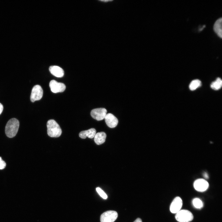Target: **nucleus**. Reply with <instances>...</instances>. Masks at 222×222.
Here are the masks:
<instances>
[{
  "label": "nucleus",
  "instance_id": "423d86ee",
  "mask_svg": "<svg viewBox=\"0 0 222 222\" xmlns=\"http://www.w3.org/2000/svg\"><path fill=\"white\" fill-rule=\"evenodd\" d=\"M107 112L106 109L104 108H98L92 109L90 114L93 118L97 121H100L104 119Z\"/></svg>",
  "mask_w": 222,
  "mask_h": 222
},
{
  "label": "nucleus",
  "instance_id": "412c9836",
  "mask_svg": "<svg viewBox=\"0 0 222 222\" xmlns=\"http://www.w3.org/2000/svg\"><path fill=\"white\" fill-rule=\"evenodd\" d=\"M134 222H142V221L140 218H138Z\"/></svg>",
  "mask_w": 222,
  "mask_h": 222
},
{
  "label": "nucleus",
  "instance_id": "7ed1b4c3",
  "mask_svg": "<svg viewBox=\"0 0 222 222\" xmlns=\"http://www.w3.org/2000/svg\"><path fill=\"white\" fill-rule=\"evenodd\" d=\"M176 220L179 222H189L193 219L192 213L187 210H181L175 215Z\"/></svg>",
  "mask_w": 222,
  "mask_h": 222
},
{
  "label": "nucleus",
  "instance_id": "5701e85b",
  "mask_svg": "<svg viewBox=\"0 0 222 222\" xmlns=\"http://www.w3.org/2000/svg\"><path fill=\"white\" fill-rule=\"evenodd\" d=\"M102 1V2H108L111 1H111V0H109V1L108 0H106H106H102V1Z\"/></svg>",
  "mask_w": 222,
  "mask_h": 222
},
{
  "label": "nucleus",
  "instance_id": "aec40b11",
  "mask_svg": "<svg viewBox=\"0 0 222 222\" xmlns=\"http://www.w3.org/2000/svg\"><path fill=\"white\" fill-rule=\"evenodd\" d=\"M3 107L2 105L0 103V115L2 113L3 110Z\"/></svg>",
  "mask_w": 222,
  "mask_h": 222
},
{
  "label": "nucleus",
  "instance_id": "9d476101",
  "mask_svg": "<svg viewBox=\"0 0 222 222\" xmlns=\"http://www.w3.org/2000/svg\"><path fill=\"white\" fill-rule=\"evenodd\" d=\"M107 125L110 128L115 127L118 123V120L113 115L109 113L106 114L104 118Z\"/></svg>",
  "mask_w": 222,
  "mask_h": 222
},
{
  "label": "nucleus",
  "instance_id": "9b49d317",
  "mask_svg": "<svg viewBox=\"0 0 222 222\" xmlns=\"http://www.w3.org/2000/svg\"><path fill=\"white\" fill-rule=\"evenodd\" d=\"M49 70L52 75L57 77H61L64 74V70L58 66H50L49 68Z\"/></svg>",
  "mask_w": 222,
  "mask_h": 222
},
{
  "label": "nucleus",
  "instance_id": "2eb2a0df",
  "mask_svg": "<svg viewBox=\"0 0 222 222\" xmlns=\"http://www.w3.org/2000/svg\"><path fill=\"white\" fill-rule=\"evenodd\" d=\"M222 86V80L219 77L217 78L214 81L212 82L210 85L212 88L214 90L220 89Z\"/></svg>",
  "mask_w": 222,
  "mask_h": 222
},
{
  "label": "nucleus",
  "instance_id": "20e7f679",
  "mask_svg": "<svg viewBox=\"0 0 222 222\" xmlns=\"http://www.w3.org/2000/svg\"><path fill=\"white\" fill-rule=\"evenodd\" d=\"M118 216L117 212L109 210L104 212L101 216V222H114Z\"/></svg>",
  "mask_w": 222,
  "mask_h": 222
},
{
  "label": "nucleus",
  "instance_id": "f257e3e1",
  "mask_svg": "<svg viewBox=\"0 0 222 222\" xmlns=\"http://www.w3.org/2000/svg\"><path fill=\"white\" fill-rule=\"evenodd\" d=\"M19 125V121L17 119L12 118L9 120L5 127L6 135L10 138L14 137L18 131Z\"/></svg>",
  "mask_w": 222,
  "mask_h": 222
},
{
  "label": "nucleus",
  "instance_id": "0eeeda50",
  "mask_svg": "<svg viewBox=\"0 0 222 222\" xmlns=\"http://www.w3.org/2000/svg\"><path fill=\"white\" fill-rule=\"evenodd\" d=\"M49 86L51 92L54 93L63 92L66 88L64 84L58 82L55 80H52L50 81Z\"/></svg>",
  "mask_w": 222,
  "mask_h": 222
},
{
  "label": "nucleus",
  "instance_id": "4468645a",
  "mask_svg": "<svg viewBox=\"0 0 222 222\" xmlns=\"http://www.w3.org/2000/svg\"><path fill=\"white\" fill-rule=\"evenodd\" d=\"M222 18L218 19L215 22L213 26L215 32L220 38H222Z\"/></svg>",
  "mask_w": 222,
  "mask_h": 222
},
{
  "label": "nucleus",
  "instance_id": "39448f33",
  "mask_svg": "<svg viewBox=\"0 0 222 222\" xmlns=\"http://www.w3.org/2000/svg\"><path fill=\"white\" fill-rule=\"evenodd\" d=\"M43 91L41 86L39 85H36L33 88L30 96L31 101L34 102L36 101L39 100L42 98Z\"/></svg>",
  "mask_w": 222,
  "mask_h": 222
},
{
  "label": "nucleus",
  "instance_id": "6e6552de",
  "mask_svg": "<svg viewBox=\"0 0 222 222\" xmlns=\"http://www.w3.org/2000/svg\"><path fill=\"white\" fill-rule=\"evenodd\" d=\"M193 186L194 188L197 191L204 192L208 188L209 184L205 179H200L196 180L194 182Z\"/></svg>",
  "mask_w": 222,
  "mask_h": 222
},
{
  "label": "nucleus",
  "instance_id": "4be33fe9",
  "mask_svg": "<svg viewBox=\"0 0 222 222\" xmlns=\"http://www.w3.org/2000/svg\"><path fill=\"white\" fill-rule=\"evenodd\" d=\"M204 177L206 178H208V176L207 173H204Z\"/></svg>",
  "mask_w": 222,
  "mask_h": 222
},
{
  "label": "nucleus",
  "instance_id": "dca6fc26",
  "mask_svg": "<svg viewBox=\"0 0 222 222\" xmlns=\"http://www.w3.org/2000/svg\"><path fill=\"white\" fill-rule=\"evenodd\" d=\"M201 81L198 79H195L192 80L190 83L189 88L190 90L193 91L200 86Z\"/></svg>",
  "mask_w": 222,
  "mask_h": 222
},
{
  "label": "nucleus",
  "instance_id": "6ab92c4d",
  "mask_svg": "<svg viewBox=\"0 0 222 222\" xmlns=\"http://www.w3.org/2000/svg\"><path fill=\"white\" fill-rule=\"evenodd\" d=\"M6 163L5 162L3 161L0 157V170H2L4 169L6 166Z\"/></svg>",
  "mask_w": 222,
  "mask_h": 222
},
{
  "label": "nucleus",
  "instance_id": "f03ea898",
  "mask_svg": "<svg viewBox=\"0 0 222 222\" xmlns=\"http://www.w3.org/2000/svg\"><path fill=\"white\" fill-rule=\"evenodd\" d=\"M47 133L51 137H58L62 133V130L57 122L53 119L49 120L47 124Z\"/></svg>",
  "mask_w": 222,
  "mask_h": 222
},
{
  "label": "nucleus",
  "instance_id": "a211bd4d",
  "mask_svg": "<svg viewBox=\"0 0 222 222\" xmlns=\"http://www.w3.org/2000/svg\"><path fill=\"white\" fill-rule=\"evenodd\" d=\"M96 190L100 195L103 199H106L107 198V196L104 191L101 188L97 187Z\"/></svg>",
  "mask_w": 222,
  "mask_h": 222
},
{
  "label": "nucleus",
  "instance_id": "f8f14e48",
  "mask_svg": "<svg viewBox=\"0 0 222 222\" xmlns=\"http://www.w3.org/2000/svg\"><path fill=\"white\" fill-rule=\"evenodd\" d=\"M96 132V130L95 129L91 128L87 130L80 132L79 134V136L82 139H85L87 137L92 138H94Z\"/></svg>",
  "mask_w": 222,
  "mask_h": 222
},
{
  "label": "nucleus",
  "instance_id": "1a4fd4ad",
  "mask_svg": "<svg viewBox=\"0 0 222 222\" xmlns=\"http://www.w3.org/2000/svg\"><path fill=\"white\" fill-rule=\"evenodd\" d=\"M183 205V201L179 197L174 198L170 206V211L173 213H176L180 210Z\"/></svg>",
  "mask_w": 222,
  "mask_h": 222
},
{
  "label": "nucleus",
  "instance_id": "ddd939ff",
  "mask_svg": "<svg viewBox=\"0 0 222 222\" xmlns=\"http://www.w3.org/2000/svg\"><path fill=\"white\" fill-rule=\"evenodd\" d=\"M106 135L103 132L96 133L94 137V141L95 143L98 145H100L105 142Z\"/></svg>",
  "mask_w": 222,
  "mask_h": 222
},
{
  "label": "nucleus",
  "instance_id": "f3484780",
  "mask_svg": "<svg viewBox=\"0 0 222 222\" xmlns=\"http://www.w3.org/2000/svg\"><path fill=\"white\" fill-rule=\"evenodd\" d=\"M192 204L194 207L197 209H201L203 206L202 201L198 198H195L192 200Z\"/></svg>",
  "mask_w": 222,
  "mask_h": 222
}]
</instances>
